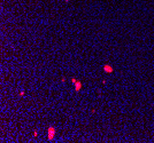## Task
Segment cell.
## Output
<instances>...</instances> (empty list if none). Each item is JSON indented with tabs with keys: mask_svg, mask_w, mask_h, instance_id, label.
<instances>
[{
	"mask_svg": "<svg viewBox=\"0 0 154 143\" xmlns=\"http://www.w3.org/2000/svg\"><path fill=\"white\" fill-rule=\"evenodd\" d=\"M71 83H73V84H76V83H77V80L75 79V78H71Z\"/></svg>",
	"mask_w": 154,
	"mask_h": 143,
	"instance_id": "cell-4",
	"label": "cell"
},
{
	"mask_svg": "<svg viewBox=\"0 0 154 143\" xmlns=\"http://www.w3.org/2000/svg\"><path fill=\"white\" fill-rule=\"evenodd\" d=\"M47 139H48V141H54V139H55V128L53 126L48 127V130H47Z\"/></svg>",
	"mask_w": 154,
	"mask_h": 143,
	"instance_id": "cell-1",
	"label": "cell"
},
{
	"mask_svg": "<svg viewBox=\"0 0 154 143\" xmlns=\"http://www.w3.org/2000/svg\"><path fill=\"white\" fill-rule=\"evenodd\" d=\"M37 135H38V133H37L36 130H35V132H33V136H37Z\"/></svg>",
	"mask_w": 154,
	"mask_h": 143,
	"instance_id": "cell-6",
	"label": "cell"
},
{
	"mask_svg": "<svg viewBox=\"0 0 154 143\" xmlns=\"http://www.w3.org/2000/svg\"><path fill=\"white\" fill-rule=\"evenodd\" d=\"M81 88H82V83L81 81H77V83L75 84V92L78 93L79 90H81Z\"/></svg>",
	"mask_w": 154,
	"mask_h": 143,
	"instance_id": "cell-3",
	"label": "cell"
},
{
	"mask_svg": "<svg viewBox=\"0 0 154 143\" xmlns=\"http://www.w3.org/2000/svg\"><path fill=\"white\" fill-rule=\"evenodd\" d=\"M24 95V92L23 90H21V92H20V96H23Z\"/></svg>",
	"mask_w": 154,
	"mask_h": 143,
	"instance_id": "cell-5",
	"label": "cell"
},
{
	"mask_svg": "<svg viewBox=\"0 0 154 143\" xmlns=\"http://www.w3.org/2000/svg\"><path fill=\"white\" fill-rule=\"evenodd\" d=\"M104 71H105L106 73H112L114 71V69H113V66H112V65L105 64V65H104Z\"/></svg>",
	"mask_w": 154,
	"mask_h": 143,
	"instance_id": "cell-2",
	"label": "cell"
}]
</instances>
